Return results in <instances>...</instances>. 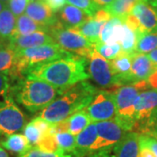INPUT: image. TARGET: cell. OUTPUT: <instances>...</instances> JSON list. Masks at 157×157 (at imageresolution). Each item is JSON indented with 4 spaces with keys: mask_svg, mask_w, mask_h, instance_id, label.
<instances>
[{
    "mask_svg": "<svg viewBox=\"0 0 157 157\" xmlns=\"http://www.w3.org/2000/svg\"><path fill=\"white\" fill-rule=\"evenodd\" d=\"M67 2L69 5L76 6L77 8L84 11L88 17H93L96 11L101 9L97 6L94 0H67Z\"/></svg>",
    "mask_w": 157,
    "mask_h": 157,
    "instance_id": "cell-33",
    "label": "cell"
},
{
    "mask_svg": "<svg viewBox=\"0 0 157 157\" xmlns=\"http://www.w3.org/2000/svg\"><path fill=\"white\" fill-rule=\"evenodd\" d=\"M47 6L52 9L54 13L61 11V9L66 6L67 0H43Z\"/></svg>",
    "mask_w": 157,
    "mask_h": 157,
    "instance_id": "cell-37",
    "label": "cell"
},
{
    "mask_svg": "<svg viewBox=\"0 0 157 157\" xmlns=\"http://www.w3.org/2000/svg\"><path fill=\"white\" fill-rule=\"evenodd\" d=\"M139 147H140V157H157L155 153L151 149V147L147 144V142L139 135Z\"/></svg>",
    "mask_w": 157,
    "mask_h": 157,
    "instance_id": "cell-36",
    "label": "cell"
},
{
    "mask_svg": "<svg viewBox=\"0 0 157 157\" xmlns=\"http://www.w3.org/2000/svg\"><path fill=\"white\" fill-rule=\"evenodd\" d=\"M57 145L63 151L73 154L76 148V136L69 132H57L54 135Z\"/></svg>",
    "mask_w": 157,
    "mask_h": 157,
    "instance_id": "cell-28",
    "label": "cell"
},
{
    "mask_svg": "<svg viewBox=\"0 0 157 157\" xmlns=\"http://www.w3.org/2000/svg\"><path fill=\"white\" fill-rule=\"evenodd\" d=\"M132 55L133 54H129L121 51V53L114 59H112L110 61L113 73L116 78L117 85L119 86L123 85L132 84L130 78Z\"/></svg>",
    "mask_w": 157,
    "mask_h": 157,
    "instance_id": "cell-16",
    "label": "cell"
},
{
    "mask_svg": "<svg viewBox=\"0 0 157 157\" xmlns=\"http://www.w3.org/2000/svg\"><path fill=\"white\" fill-rule=\"evenodd\" d=\"M54 40L48 32L39 31L27 35L15 36L8 41V47L12 50L18 51L36 47L39 45L54 44Z\"/></svg>",
    "mask_w": 157,
    "mask_h": 157,
    "instance_id": "cell-12",
    "label": "cell"
},
{
    "mask_svg": "<svg viewBox=\"0 0 157 157\" xmlns=\"http://www.w3.org/2000/svg\"><path fill=\"white\" fill-rule=\"evenodd\" d=\"M29 3V0H9L6 7L15 15V17H18L24 14Z\"/></svg>",
    "mask_w": 157,
    "mask_h": 157,
    "instance_id": "cell-35",
    "label": "cell"
},
{
    "mask_svg": "<svg viewBox=\"0 0 157 157\" xmlns=\"http://www.w3.org/2000/svg\"><path fill=\"white\" fill-rule=\"evenodd\" d=\"M61 92L43 80L25 78L11 87V95L29 112L43 110Z\"/></svg>",
    "mask_w": 157,
    "mask_h": 157,
    "instance_id": "cell-3",
    "label": "cell"
},
{
    "mask_svg": "<svg viewBox=\"0 0 157 157\" xmlns=\"http://www.w3.org/2000/svg\"><path fill=\"white\" fill-rule=\"evenodd\" d=\"M73 54L64 50L56 43L18 51L16 54L15 67L10 77H21L22 75H25L29 69L33 67L62 58L71 57Z\"/></svg>",
    "mask_w": 157,
    "mask_h": 157,
    "instance_id": "cell-5",
    "label": "cell"
},
{
    "mask_svg": "<svg viewBox=\"0 0 157 157\" xmlns=\"http://www.w3.org/2000/svg\"><path fill=\"white\" fill-rule=\"evenodd\" d=\"M94 49L99 52L101 56L107 60L114 59L121 52V46L119 43L115 44H104V43H97L94 45Z\"/></svg>",
    "mask_w": 157,
    "mask_h": 157,
    "instance_id": "cell-30",
    "label": "cell"
},
{
    "mask_svg": "<svg viewBox=\"0 0 157 157\" xmlns=\"http://www.w3.org/2000/svg\"><path fill=\"white\" fill-rule=\"evenodd\" d=\"M7 73H0V106L11 95V80Z\"/></svg>",
    "mask_w": 157,
    "mask_h": 157,
    "instance_id": "cell-34",
    "label": "cell"
},
{
    "mask_svg": "<svg viewBox=\"0 0 157 157\" xmlns=\"http://www.w3.org/2000/svg\"><path fill=\"white\" fill-rule=\"evenodd\" d=\"M73 154L67 153L61 149L55 152H49L42 150L39 147H32L28 151L20 155L18 157H72Z\"/></svg>",
    "mask_w": 157,
    "mask_h": 157,
    "instance_id": "cell-31",
    "label": "cell"
},
{
    "mask_svg": "<svg viewBox=\"0 0 157 157\" xmlns=\"http://www.w3.org/2000/svg\"><path fill=\"white\" fill-rule=\"evenodd\" d=\"M86 59L73 54L57 60L44 63L29 69L25 77L43 80L64 92L78 82L86 80Z\"/></svg>",
    "mask_w": 157,
    "mask_h": 157,
    "instance_id": "cell-1",
    "label": "cell"
},
{
    "mask_svg": "<svg viewBox=\"0 0 157 157\" xmlns=\"http://www.w3.org/2000/svg\"><path fill=\"white\" fill-rule=\"evenodd\" d=\"M147 82L153 89H157V69L150 75Z\"/></svg>",
    "mask_w": 157,
    "mask_h": 157,
    "instance_id": "cell-39",
    "label": "cell"
},
{
    "mask_svg": "<svg viewBox=\"0 0 157 157\" xmlns=\"http://www.w3.org/2000/svg\"><path fill=\"white\" fill-rule=\"evenodd\" d=\"M1 146L9 151L23 155L32 147L27 138L22 134H13L6 137V140L1 142Z\"/></svg>",
    "mask_w": 157,
    "mask_h": 157,
    "instance_id": "cell-23",
    "label": "cell"
},
{
    "mask_svg": "<svg viewBox=\"0 0 157 157\" xmlns=\"http://www.w3.org/2000/svg\"><path fill=\"white\" fill-rule=\"evenodd\" d=\"M113 0H94L97 6H99L100 8H105L107 6H109L112 3Z\"/></svg>",
    "mask_w": 157,
    "mask_h": 157,
    "instance_id": "cell-42",
    "label": "cell"
},
{
    "mask_svg": "<svg viewBox=\"0 0 157 157\" xmlns=\"http://www.w3.org/2000/svg\"><path fill=\"white\" fill-rule=\"evenodd\" d=\"M85 110L88 113L92 122L114 120L116 115V106L113 91L98 92Z\"/></svg>",
    "mask_w": 157,
    "mask_h": 157,
    "instance_id": "cell-10",
    "label": "cell"
},
{
    "mask_svg": "<svg viewBox=\"0 0 157 157\" xmlns=\"http://www.w3.org/2000/svg\"><path fill=\"white\" fill-rule=\"evenodd\" d=\"M5 7H6V5H5V4H3V3L0 1V12L4 10V8H5Z\"/></svg>",
    "mask_w": 157,
    "mask_h": 157,
    "instance_id": "cell-45",
    "label": "cell"
},
{
    "mask_svg": "<svg viewBox=\"0 0 157 157\" xmlns=\"http://www.w3.org/2000/svg\"><path fill=\"white\" fill-rule=\"evenodd\" d=\"M48 33L64 50L76 53L78 56L89 59L94 50V45L83 37L77 29L67 27L59 20L48 28Z\"/></svg>",
    "mask_w": 157,
    "mask_h": 157,
    "instance_id": "cell-6",
    "label": "cell"
},
{
    "mask_svg": "<svg viewBox=\"0 0 157 157\" xmlns=\"http://www.w3.org/2000/svg\"><path fill=\"white\" fill-rule=\"evenodd\" d=\"M25 127V114L10 95L0 106V136L17 134Z\"/></svg>",
    "mask_w": 157,
    "mask_h": 157,
    "instance_id": "cell-8",
    "label": "cell"
},
{
    "mask_svg": "<svg viewBox=\"0 0 157 157\" xmlns=\"http://www.w3.org/2000/svg\"><path fill=\"white\" fill-rule=\"evenodd\" d=\"M141 1L145 2V3H147V4H149L150 6H153V5L156 2L157 0H141Z\"/></svg>",
    "mask_w": 157,
    "mask_h": 157,
    "instance_id": "cell-44",
    "label": "cell"
},
{
    "mask_svg": "<svg viewBox=\"0 0 157 157\" xmlns=\"http://www.w3.org/2000/svg\"><path fill=\"white\" fill-rule=\"evenodd\" d=\"M136 41H137V37H136L135 33L124 22L123 36H122L121 41L120 42L121 50L127 53L133 54L134 52H135Z\"/></svg>",
    "mask_w": 157,
    "mask_h": 157,
    "instance_id": "cell-29",
    "label": "cell"
},
{
    "mask_svg": "<svg viewBox=\"0 0 157 157\" xmlns=\"http://www.w3.org/2000/svg\"><path fill=\"white\" fill-rule=\"evenodd\" d=\"M145 135H149L155 137V139H157V122H155V123L152 124V126L149 128V129L147 130Z\"/></svg>",
    "mask_w": 157,
    "mask_h": 157,
    "instance_id": "cell-40",
    "label": "cell"
},
{
    "mask_svg": "<svg viewBox=\"0 0 157 157\" xmlns=\"http://www.w3.org/2000/svg\"><path fill=\"white\" fill-rule=\"evenodd\" d=\"M147 57L149 58V59L151 60L152 63L157 67V48L155 50L151 51L150 52L147 53Z\"/></svg>",
    "mask_w": 157,
    "mask_h": 157,
    "instance_id": "cell-41",
    "label": "cell"
},
{
    "mask_svg": "<svg viewBox=\"0 0 157 157\" xmlns=\"http://www.w3.org/2000/svg\"><path fill=\"white\" fill-rule=\"evenodd\" d=\"M23 135L27 138V140H29L32 147L37 146L45 135L37 128V126L32 121L29 123L26 124L25 127L24 128Z\"/></svg>",
    "mask_w": 157,
    "mask_h": 157,
    "instance_id": "cell-32",
    "label": "cell"
},
{
    "mask_svg": "<svg viewBox=\"0 0 157 157\" xmlns=\"http://www.w3.org/2000/svg\"><path fill=\"white\" fill-rule=\"evenodd\" d=\"M83 157H114V155H113V148H107L99 151L92 152Z\"/></svg>",
    "mask_w": 157,
    "mask_h": 157,
    "instance_id": "cell-38",
    "label": "cell"
},
{
    "mask_svg": "<svg viewBox=\"0 0 157 157\" xmlns=\"http://www.w3.org/2000/svg\"><path fill=\"white\" fill-rule=\"evenodd\" d=\"M140 0H113L112 3L105 7L113 17L125 18L129 15L135 5L139 3Z\"/></svg>",
    "mask_w": 157,
    "mask_h": 157,
    "instance_id": "cell-24",
    "label": "cell"
},
{
    "mask_svg": "<svg viewBox=\"0 0 157 157\" xmlns=\"http://www.w3.org/2000/svg\"><path fill=\"white\" fill-rule=\"evenodd\" d=\"M30 2H34V1H40V0H29Z\"/></svg>",
    "mask_w": 157,
    "mask_h": 157,
    "instance_id": "cell-49",
    "label": "cell"
},
{
    "mask_svg": "<svg viewBox=\"0 0 157 157\" xmlns=\"http://www.w3.org/2000/svg\"><path fill=\"white\" fill-rule=\"evenodd\" d=\"M17 52L7 47H0V73H7L9 75L12 73Z\"/></svg>",
    "mask_w": 157,
    "mask_h": 157,
    "instance_id": "cell-27",
    "label": "cell"
},
{
    "mask_svg": "<svg viewBox=\"0 0 157 157\" xmlns=\"http://www.w3.org/2000/svg\"><path fill=\"white\" fill-rule=\"evenodd\" d=\"M106 23L107 22L101 21L93 16L88 17L84 24H82L80 26L75 29H77L79 33L92 44L95 45L101 42V31Z\"/></svg>",
    "mask_w": 157,
    "mask_h": 157,
    "instance_id": "cell-20",
    "label": "cell"
},
{
    "mask_svg": "<svg viewBox=\"0 0 157 157\" xmlns=\"http://www.w3.org/2000/svg\"><path fill=\"white\" fill-rule=\"evenodd\" d=\"M39 31L48 32V28L34 21L33 19L28 17L26 14H23L17 18L15 36L27 35V34L33 33L35 32H39Z\"/></svg>",
    "mask_w": 157,
    "mask_h": 157,
    "instance_id": "cell-25",
    "label": "cell"
},
{
    "mask_svg": "<svg viewBox=\"0 0 157 157\" xmlns=\"http://www.w3.org/2000/svg\"><path fill=\"white\" fill-rule=\"evenodd\" d=\"M92 122V120L86 110L73 113L67 120L55 124L57 132H69L73 135H78Z\"/></svg>",
    "mask_w": 157,
    "mask_h": 157,
    "instance_id": "cell-17",
    "label": "cell"
},
{
    "mask_svg": "<svg viewBox=\"0 0 157 157\" xmlns=\"http://www.w3.org/2000/svg\"><path fill=\"white\" fill-rule=\"evenodd\" d=\"M59 17L61 22L66 26L71 28H77L80 26L89 17L84 11L72 5L64 6L59 11Z\"/></svg>",
    "mask_w": 157,
    "mask_h": 157,
    "instance_id": "cell-21",
    "label": "cell"
},
{
    "mask_svg": "<svg viewBox=\"0 0 157 157\" xmlns=\"http://www.w3.org/2000/svg\"><path fill=\"white\" fill-rule=\"evenodd\" d=\"M97 138L95 122L88 125L86 128L76 135V148L73 155L77 157H83L89 154L90 148Z\"/></svg>",
    "mask_w": 157,
    "mask_h": 157,
    "instance_id": "cell-19",
    "label": "cell"
},
{
    "mask_svg": "<svg viewBox=\"0 0 157 157\" xmlns=\"http://www.w3.org/2000/svg\"><path fill=\"white\" fill-rule=\"evenodd\" d=\"M157 111V89L140 93L135 103V124L131 132L145 135Z\"/></svg>",
    "mask_w": 157,
    "mask_h": 157,
    "instance_id": "cell-7",
    "label": "cell"
},
{
    "mask_svg": "<svg viewBox=\"0 0 157 157\" xmlns=\"http://www.w3.org/2000/svg\"><path fill=\"white\" fill-rule=\"evenodd\" d=\"M157 48V32L141 33L137 36L135 52L148 53Z\"/></svg>",
    "mask_w": 157,
    "mask_h": 157,
    "instance_id": "cell-26",
    "label": "cell"
},
{
    "mask_svg": "<svg viewBox=\"0 0 157 157\" xmlns=\"http://www.w3.org/2000/svg\"><path fill=\"white\" fill-rule=\"evenodd\" d=\"M114 157H140L139 134L128 132L113 147Z\"/></svg>",
    "mask_w": 157,
    "mask_h": 157,
    "instance_id": "cell-18",
    "label": "cell"
},
{
    "mask_svg": "<svg viewBox=\"0 0 157 157\" xmlns=\"http://www.w3.org/2000/svg\"><path fill=\"white\" fill-rule=\"evenodd\" d=\"M89 60V75L97 84L102 86H119L109 60L103 58L95 50L93 51Z\"/></svg>",
    "mask_w": 157,
    "mask_h": 157,
    "instance_id": "cell-11",
    "label": "cell"
},
{
    "mask_svg": "<svg viewBox=\"0 0 157 157\" xmlns=\"http://www.w3.org/2000/svg\"><path fill=\"white\" fill-rule=\"evenodd\" d=\"M25 14L47 28L53 25L59 20L54 12L42 0L30 2L25 9Z\"/></svg>",
    "mask_w": 157,
    "mask_h": 157,
    "instance_id": "cell-15",
    "label": "cell"
},
{
    "mask_svg": "<svg viewBox=\"0 0 157 157\" xmlns=\"http://www.w3.org/2000/svg\"><path fill=\"white\" fill-rule=\"evenodd\" d=\"M3 4H5V5H7V3L9 2V0H0Z\"/></svg>",
    "mask_w": 157,
    "mask_h": 157,
    "instance_id": "cell-47",
    "label": "cell"
},
{
    "mask_svg": "<svg viewBox=\"0 0 157 157\" xmlns=\"http://www.w3.org/2000/svg\"><path fill=\"white\" fill-rule=\"evenodd\" d=\"M156 69L157 67L152 63L147 54L140 52L133 53L130 74L131 83L147 80Z\"/></svg>",
    "mask_w": 157,
    "mask_h": 157,
    "instance_id": "cell-14",
    "label": "cell"
},
{
    "mask_svg": "<svg viewBox=\"0 0 157 157\" xmlns=\"http://www.w3.org/2000/svg\"><path fill=\"white\" fill-rule=\"evenodd\" d=\"M152 6H153V7H154V8H155V10H156V11H157V1Z\"/></svg>",
    "mask_w": 157,
    "mask_h": 157,
    "instance_id": "cell-48",
    "label": "cell"
},
{
    "mask_svg": "<svg viewBox=\"0 0 157 157\" xmlns=\"http://www.w3.org/2000/svg\"><path fill=\"white\" fill-rule=\"evenodd\" d=\"M155 122H157V111L156 113H155V117H154V120H153V122H152V124L155 123ZM152 124H151V126H152ZM151 126H150V127H151Z\"/></svg>",
    "mask_w": 157,
    "mask_h": 157,
    "instance_id": "cell-46",
    "label": "cell"
},
{
    "mask_svg": "<svg viewBox=\"0 0 157 157\" xmlns=\"http://www.w3.org/2000/svg\"><path fill=\"white\" fill-rule=\"evenodd\" d=\"M97 138L89 153L107 148H113L128 132L122 128L114 120L95 122Z\"/></svg>",
    "mask_w": 157,
    "mask_h": 157,
    "instance_id": "cell-9",
    "label": "cell"
},
{
    "mask_svg": "<svg viewBox=\"0 0 157 157\" xmlns=\"http://www.w3.org/2000/svg\"><path fill=\"white\" fill-rule=\"evenodd\" d=\"M17 18L7 7L0 12V39L10 40L15 36Z\"/></svg>",
    "mask_w": 157,
    "mask_h": 157,
    "instance_id": "cell-22",
    "label": "cell"
},
{
    "mask_svg": "<svg viewBox=\"0 0 157 157\" xmlns=\"http://www.w3.org/2000/svg\"><path fill=\"white\" fill-rule=\"evenodd\" d=\"M97 93L96 87L86 80L78 82L62 92L60 95L40 112L39 117L51 124L59 123L73 113L84 110Z\"/></svg>",
    "mask_w": 157,
    "mask_h": 157,
    "instance_id": "cell-2",
    "label": "cell"
},
{
    "mask_svg": "<svg viewBox=\"0 0 157 157\" xmlns=\"http://www.w3.org/2000/svg\"><path fill=\"white\" fill-rule=\"evenodd\" d=\"M131 13L137 18L141 33L157 32V11L149 4L140 0Z\"/></svg>",
    "mask_w": 157,
    "mask_h": 157,
    "instance_id": "cell-13",
    "label": "cell"
},
{
    "mask_svg": "<svg viewBox=\"0 0 157 157\" xmlns=\"http://www.w3.org/2000/svg\"><path fill=\"white\" fill-rule=\"evenodd\" d=\"M0 157H9L8 154H7L6 150L2 147L1 145H0Z\"/></svg>",
    "mask_w": 157,
    "mask_h": 157,
    "instance_id": "cell-43",
    "label": "cell"
},
{
    "mask_svg": "<svg viewBox=\"0 0 157 157\" xmlns=\"http://www.w3.org/2000/svg\"><path fill=\"white\" fill-rule=\"evenodd\" d=\"M147 80L118 86L113 91L116 106L114 121L122 128L131 132L135 124V103L142 91L148 88Z\"/></svg>",
    "mask_w": 157,
    "mask_h": 157,
    "instance_id": "cell-4",
    "label": "cell"
}]
</instances>
